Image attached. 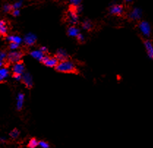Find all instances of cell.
Segmentation results:
<instances>
[{
	"label": "cell",
	"mask_w": 153,
	"mask_h": 148,
	"mask_svg": "<svg viewBox=\"0 0 153 148\" xmlns=\"http://www.w3.org/2000/svg\"><path fill=\"white\" fill-rule=\"evenodd\" d=\"M29 54H30L32 57L35 58V59H36L40 62L41 61L42 59L44 57V56L46 55L45 54H43L42 51H40V50H35V51H30L29 52Z\"/></svg>",
	"instance_id": "cell-15"
},
{
	"label": "cell",
	"mask_w": 153,
	"mask_h": 148,
	"mask_svg": "<svg viewBox=\"0 0 153 148\" xmlns=\"http://www.w3.org/2000/svg\"><path fill=\"white\" fill-rule=\"evenodd\" d=\"M40 51L43 52V53L45 54H47V53H48V48H47L45 46H41V47H40Z\"/></svg>",
	"instance_id": "cell-30"
},
{
	"label": "cell",
	"mask_w": 153,
	"mask_h": 148,
	"mask_svg": "<svg viewBox=\"0 0 153 148\" xmlns=\"http://www.w3.org/2000/svg\"><path fill=\"white\" fill-rule=\"evenodd\" d=\"M13 5L14 10H19V8L22 7V1H16V2H15Z\"/></svg>",
	"instance_id": "cell-26"
},
{
	"label": "cell",
	"mask_w": 153,
	"mask_h": 148,
	"mask_svg": "<svg viewBox=\"0 0 153 148\" xmlns=\"http://www.w3.org/2000/svg\"><path fill=\"white\" fill-rule=\"evenodd\" d=\"M40 62H41L42 64H43L45 66L48 67V68H56V67L57 66V65L59 63L58 60L56 59L54 57H51L49 56V55L47 54L44 56V57L42 59L41 61H40Z\"/></svg>",
	"instance_id": "cell-5"
},
{
	"label": "cell",
	"mask_w": 153,
	"mask_h": 148,
	"mask_svg": "<svg viewBox=\"0 0 153 148\" xmlns=\"http://www.w3.org/2000/svg\"><path fill=\"white\" fill-rule=\"evenodd\" d=\"M14 10L13 8V5L12 4H5L3 5V7H2V10L4 11V13H10V14L11 13L13 12V10Z\"/></svg>",
	"instance_id": "cell-19"
},
{
	"label": "cell",
	"mask_w": 153,
	"mask_h": 148,
	"mask_svg": "<svg viewBox=\"0 0 153 148\" xmlns=\"http://www.w3.org/2000/svg\"><path fill=\"white\" fill-rule=\"evenodd\" d=\"M138 28L143 35L146 37H149L152 33V29L149 22L146 21H140L138 23Z\"/></svg>",
	"instance_id": "cell-3"
},
{
	"label": "cell",
	"mask_w": 153,
	"mask_h": 148,
	"mask_svg": "<svg viewBox=\"0 0 153 148\" xmlns=\"http://www.w3.org/2000/svg\"><path fill=\"white\" fill-rule=\"evenodd\" d=\"M141 17H142V11L140 8L136 7L130 13L129 19L132 21H137L140 22Z\"/></svg>",
	"instance_id": "cell-11"
},
{
	"label": "cell",
	"mask_w": 153,
	"mask_h": 148,
	"mask_svg": "<svg viewBox=\"0 0 153 148\" xmlns=\"http://www.w3.org/2000/svg\"><path fill=\"white\" fill-rule=\"evenodd\" d=\"M143 43H144V47L147 54V56L150 58L151 59H153V43L149 39H143Z\"/></svg>",
	"instance_id": "cell-10"
},
{
	"label": "cell",
	"mask_w": 153,
	"mask_h": 148,
	"mask_svg": "<svg viewBox=\"0 0 153 148\" xmlns=\"http://www.w3.org/2000/svg\"><path fill=\"white\" fill-rule=\"evenodd\" d=\"M19 46H20V45L16 44V43H9L8 48H9L10 50H16V49H18V48H19Z\"/></svg>",
	"instance_id": "cell-25"
},
{
	"label": "cell",
	"mask_w": 153,
	"mask_h": 148,
	"mask_svg": "<svg viewBox=\"0 0 153 148\" xmlns=\"http://www.w3.org/2000/svg\"><path fill=\"white\" fill-rule=\"evenodd\" d=\"M24 97H25V95L23 92H19L17 97V103H16V109L19 112L22 110L23 106H24Z\"/></svg>",
	"instance_id": "cell-14"
},
{
	"label": "cell",
	"mask_w": 153,
	"mask_h": 148,
	"mask_svg": "<svg viewBox=\"0 0 153 148\" xmlns=\"http://www.w3.org/2000/svg\"><path fill=\"white\" fill-rule=\"evenodd\" d=\"M38 141L36 138L33 137L29 141L28 144H27V147L29 148H36L38 147Z\"/></svg>",
	"instance_id": "cell-20"
},
{
	"label": "cell",
	"mask_w": 153,
	"mask_h": 148,
	"mask_svg": "<svg viewBox=\"0 0 153 148\" xmlns=\"http://www.w3.org/2000/svg\"><path fill=\"white\" fill-rule=\"evenodd\" d=\"M12 72L23 75V74L25 72V64L24 62V60H20L18 62L13 65Z\"/></svg>",
	"instance_id": "cell-9"
},
{
	"label": "cell",
	"mask_w": 153,
	"mask_h": 148,
	"mask_svg": "<svg viewBox=\"0 0 153 148\" xmlns=\"http://www.w3.org/2000/svg\"><path fill=\"white\" fill-rule=\"evenodd\" d=\"M80 34V30L78 27H76V26L72 25L68 27V30H67V35L69 37H77L78 35Z\"/></svg>",
	"instance_id": "cell-13"
},
{
	"label": "cell",
	"mask_w": 153,
	"mask_h": 148,
	"mask_svg": "<svg viewBox=\"0 0 153 148\" xmlns=\"http://www.w3.org/2000/svg\"><path fill=\"white\" fill-rule=\"evenodd\" d=\"M55 58L58 60L59 62H65V61H68L69 60V55L67 53V51L65 50L62 49V48H59L56 51V54L53 55Z\"/></svg>",
	"instance_id": "cell-7"
},
{
	"label": "cell",
	"mask_w": 153,
	"mask_h": 148,
	"mask_svg": "<svg viewBox=\"0 0 153 148\" xmlns=\"http://www.w3.org/2000/svg\"><path fill=\"white\" fill-rule=\"evenodd\" d=\"M81 25H82V27L84 30L89 31V32L93 30V24H92V23L89 20H84L82 22Z\"/></svg>",
	"instance_id": "cell-18"
},
{
	"label": "cell",
	"mask_w": 153,
	"mask_h": 148,
	"mask_svg": "<svg viewBox=\"0 0 153 148\" xmlns=\"http://www.w3.org/2000/svg\"><path fill=\"white\" fill-rule=\"evenodd\" d=\"M19 134H20V131H19V130L18 129V128H14V129H13L9 133L10 138H12V139H17V138L19 137Z\"/></svg>",
	"instance_id": "cell-21"
},
{
	"label": "cell",
	"mask_w": 153,
	"mask_h": 148,
	"mask_svg": "<svg viewBox=\"0 0 153 148\" xmlns=\"http://www.w3.org/2000/svg\"><path fill=\"white\" fill-rule=\"evenodd\" d=\"M7 40L9 41V43H13L18 45H20L22 42V37L17 35H8Z\"/></svg>",
	"instance_id": "cell-16"
},
{
	"label": "cell",
	"mask_w": 153,
	"mask_h": 148,
	"mask_svg": "<svg viewBox=\"0 0 153 148\" xmlns=\"http://www.w3.org/2000/svg\"><path fill=\"white\" fill-rule=\"evenodd\" d=\"M7 82V81H6V79H4V77H2V76L0 75V84H4V83Z\"/></svg>",
	"instance_id": "cell-31"
},
{
	"label": "cell",
	"mask_w": 153,
	"mask_h": 148,
	"mask_svg": "<svg viewBox=\"0 0 153 148\" xmlns=\"http://www.w3.org/2000/svg\"><path fill=\"white\" fill-rule=\"evenodd\" d=\"M0 75H1L2 77H4V79H6V78L9 76L10 71H8L7 68H1V69H0Z\"/></svg>",
	"instance_id": "cell-22"
},
{
	"label": "cell",
	"mask_w": 153,
	"mask_h": 148,
	"mask_svg": "<svg viewBox=\"0 0 153 148\" xmlns=\"http://www.w3.org/2000/svg\"><path fill=\"white\" fill-rule=\"evenodd\" d=\"M10 15L13 16V17H18L20 15V10H13V12L10 13Z\"/></svg>",
	"instance_id": "cell-28"
},
{
	"label": "cell",
	"mask_w": 153,
	"mask_h": 148,
	"mask_svg": "<svg viewBox=\"0 0 153 148\" xmlns=\"http://www.w3.org/2000/svg\"><path fill=\"white\" fill-rule=\"evenodd\" d=\"M54 69L56 72L62 73V74L74 75L80 74V71L75 65L74 63L70 60L59 62Z\"/></svg>",
	"instance_id": "cell-1"
},
{
	"label": "cell",
	"mask_w": 153,
	"mask_h": 148,
	"mask_svg": "<svg viewBox=\"0 0 153 148\" xmlns=\"http://www.w3.org/2000/svg\"><path fill=\"white\" fill-rule=\"evenodd\" d=\"M76 40H77L78 43H81V44H82V43H84V42H85V39H84V35L81 33L79 34L77 37H76Z\"/></svg>",
	"instance_id": "cell-24"
},
{
	"label": "cell",
	"mask_w": 153,
	"mask_h": 148,
	"mask_svg": "<svg viewBox=\"0 0 153 148\" xmlns=\"http://www.w3.org/2000/svg\"><path fill=\"white\" fill-rule=\"evenodd\" d=\"M12 77L13 78V79H16V80L21 81V79H22V74H16V73H13Z\"/></svg>",
	"instance_id": "cell-27"
},
{
	"label": "cell",
	"mask_w": 153,
	"mask_h": 148,
	"mask_svg": "<svg viewBox=\"0 0 153 148\" xmlns=\"http://www.w3.org/2000/svg\"><path fill=\"white\" fill-rule=\"evenodd\" d=\"M24 85V87L28 89H32L34 87V82L32 80V76L29 72H24L22 75V79L20 81Z\"/></svg>",
	"instance_id": "cell-4"
},
{
	"label": "cell",
	"mask_w": 153,
	"mask_h": 148,
	"mask_svg": "<svg viewBox=\"0 0 153 148\" xmlns=\"http://www.w3.org/2000/svg\"><path fill=\"white\" fill-rule=\"evenodd\" d=\"M37 42V36L35 35H34L33 33H29L27 34V35L24 36V45H27V47H30L34 45Z\"/></svg>",
	"instance_id": "cell-8"
},
{
	"label": "cell",
	"mask_w": 153,
	"mask_h": 148,
	"mask_svg": "<svg viewBox=\"0 0 153 148\" xmlns=\"http://www.w3.org/2000/svg\"><path fill=\"white\" fill-rule=\"evenodd\" d=\"M70 3H71L70 4H72V5L79 6V5H81V1H78V0H77V1H76V0H73V1H70Z\"/></svg>",
	"instance_id": "cell-29"
},
{
	"label": "cell",
	"mask_w": 153,
	"mask_h": 148,
	"mask_svg": "<svg viewBox=\"0 0 153 148\" xmlns=\"http://www.w3.org/2000/svg\"><path fill=\"white\" fill-rule=\"evenodd\" d=\"M38 146L41 148H49L50 147L49 144L45 141H38Z\"/></svg>",
	"instance_id": "cell-23"
},
{
	"label": "cell",
	"mask_w": 153,
	"mask_h": 148,
	"mask_svg": "<svg viewBox=\"0 0 153 148\" xmlns=\"http://www.w3.org/2000/svg\"><path fill=\"white\" fill-rule=\"evenodd\" d=\"M108 11L109 13L112 16H123L125 13L124 7H123V4H113L108 8Z\"/></svg>",
	"instance_id": "cell-6"
},
{
	"label": "cell",
	"mask_w": 153,
	"mask_h": 148,
	"mask_svg": "<svg viewBox=\"0 0 153 148\" xmlns=\"http://www.w3.org/2000/svg\"><path fill=\"white\" fill-rule=\"evenodd\" d=\"M25 52L24 50H19V51H10L7 53V63L4 68H8L11 65H14L15 63L18 62L19 61L22 59L24 56L25 55Z\"/></svg>",
	"instance_id": "cell-2"
},
{
	"label": "cell",
	"mask_w": 153,
	"mask_h": 148,
	"mask_svg": "<svg viewBox=\"0 0 153 148\" xmlns=\"http://www.w3.org/2000/svg\"><path fill=\"white\" fill-rule=\"evenodd\" d=\"M7 51L6 49H2L0 51V62L3 63V67L5 66L7 63Z\"/></svg>",
	"instance_id": "cell-17"
},
{
	"label": "cell",
	"mask_w": 153,
	"mask_h": 148,
	"mask_svg": "<svg viewBox=\"0 0 153 148\" xmlns=\"http://www.w3.org/2000/svg\"><path fill=\"white\" fill-rule=\"evenodd\" d=\"M8 36V27L7 22L3 19H0V37L7 38Z\"/></svg>",
	"instance_id": "cell-12"
}]
</instances>
